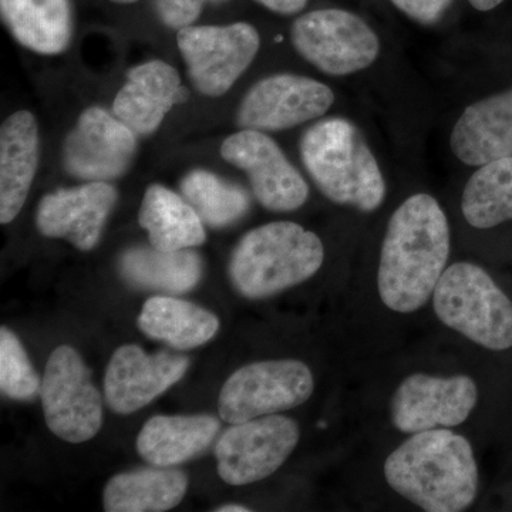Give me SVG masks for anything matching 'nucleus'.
<instances>
[{
    "label": "nucleus",
    "instance_id": "obj_24",
    "mask_svg": "<svg viewBox=\"0 0 512 512\" xmlns=\"http://www.w3.org/2000/svg\"><path fill=\"white\" fill-rule=\"evenodd\" d=\"M138 328L150 338L187 350L210 342L220 329V320L195 303L173 296H154L138 316Z\"/></svg>",
    "mask_w": 512,
    "mask_h": 512
},
{
    "label": "nucleus",
    "instance_id": "obj_25",
    "mask_svg": "<svg viewBox=\"0 0 512 512\" xmlns=\"http://www.w3.org/2000/svg\"><path fill=\"white\" fill-rule=\"evenodd\" d=\"M120 271L128 284L137 288L185 293L200 282L202 264L197 252L188 249L133 248L121 256Z\"/></svg>",
    "mask_w": 512,
    "mask_h": 512
},
{
    "label": "nucleus",
    "instance_id": "obj_10",
    "mask_svg": "<svg viewBox=\"0 0 512 512\" xmlns=\"http://www.w3.org/2000/svg\"><path fill=\"white\" fill-rule=\"evenodd\" d=\"M232 426L215 447L218 474L231 485L252 484L272 476L301 437L295 421L275 414Z\"/></svg>",
    "mask_w": 512,
    "mask_h": 512
},
{
    "label": "nucleus",
    "instance_id": "obj_5",
    "mask_svg": "<svg viewBox=\"0 0 512 512\" xmlns=\"http://www.w3.org/2000/svg\"><path fill=\"white\" fill-rule=\"evenodd\" d=\"M437 318L490 350L512 348V302L483 268L457 262L441 275L433 293Z\"/></svg>",
    "mask_w": 512,
    "mask_h": 512
},
{
    "label": "nucleus",
    "instance_id": "obj_21",
    "mask_svg": "<svg viewBox=\"0 0 512 512\" xmlns=\"http://www.w3.org/2000/svg\"><path fill=\"white\" fill-rule=\"evenodd\" d=\"M6 28L26 49L59 55L73 35L70 0H0Z\"/></svg>",
    "mask_w": 512,
    "mask_h": 512
},
{
    "label": "nucleus",
    "instance_id": "obj_26",
    "mask_svg": "<svg viewBox=\"0 0 512 512\" xmlns=\"http://www.w3.org/2000/svg\"><path fill=\"white\" fill-rule=\"evenodd\" d=\"M461 208L468 224L478 229L512 220V157L481 165L464 188Z\"/></svg>",
    "mask_w": 512,
    "mask_h": 512
},
{
    "label": "nucleus",
    "instance_id": "obj_15",
    "mask_svg": "<svg viewBox=\"0 0 512 512\" xmlns=\"http://www.w3.org/2000/svg\"><path fill=\"white\" fill-rule=\"evenodd\" d=\"M188 366L190 360L185 356L168 352L147 355L136 345L121 346L107 366L106 402L114 413H136L180 382Z\"/></svg>",
    "mask_w": 512,
    "mask_h": 512
},
{
    "label": "nucleus",
    "instance_id": "obj_19",
    "mask_svg": "<svg viewBox=\"0 0 512 512\" xmlns=\"http://www.w3.org/2000/svg\"><path fill=\"white\" fill-rule=\"evenodd\" d=\"M39 165V128L29 111L12 114L0 130V222L18 217Z\"/></svg>",
    "mask_w": 512,
    "mask_h": 512
},
{
    "label": "nucleus",
    "instance_id": "obj_32",
    "mask_svg": "<svg viewBox=\"0 0 512 512\" xmlns=\"http://www.w3.org/2000/svg\"><path fill=\"white\" fill-rule=\"evenodd\" d=\"M503 2L504 0H470L471 5L481 10V12H487V10L497 8V6L501 5Z\"/></svg>",
    "mask_w": 512,
    "mask_h": 512
},
{
    "label": "nucleus",
    "instance_id": "obj_14",
    "mask_svg": "<svg viewBox=\"0 0 512 512\" xmlns=\"http://www.w3.org/2000/svg\"><path fill=\"white\" fill-rule=\"evenodd\" d=\"M476 383L468 376L436 377L416 373L403 380L392 400V421L402 433L456 427L476 407Z\"/></svg>",
    "mask_w": 512,
    "mask_h": 512
},
{
    "label": "nucleus",
    "instance_id": "obj_17",
    "mask_svg": "<svg viewBox=\"0 0 512 512\" xmlns=\"http://www.w3.org/2000/svg\"><path fill=\"white\" fill-rule=\"evenodd\" d=\"M185 97L177 70L161 60H151L128 70L127 83L114 99V116L134 133L148 136Z\"/></svg>",
    "mask_w": 512,
    "mask_h": 512
},
{
    "label": "nucleus",
    "instance_id": "obj_18",
    "mask_svg": "<svg viewBox=\"0 0 512 512\" xmlns=\"http://www.w3.org/2000/svg\"><path fill=\"white\" fill-rule=\"evenodd\" d=\"M450 146L461 163L473 167L512 157V89L468 106Z\"/></svg>",
    "mask_w": 512,
    "mask_h": 512
},
{
    "label": "nucleus",
    "instance_id": "obj_2",
    "mask_svg": "<svg viewBox=\"0 0 512 512\" xmlns=\"http://www.w3.org/2000/svg\"><path fill=\"white\" fill-rule=\"evenodd\" d=\"M396 493L429 512H460L476 500L478 468L466 437L451 430L416 433L384 463Z\"/></svg>",
    "mask_w": 512,
    "mask_h": 512
},
{
    "label": "nucleus",
    "instance_id": "obj_8",
    "mask_svg": "<svg viewBox=\"0 0 512 512\" xmlns=\"http://www.w3.org/2000/svg\"><path fill=\"white\" fill-rule=\"evenodd\" d=\"M299 55L330 76L360 72L375 62L380 43L365 20L342 9H320L293 22Z\"/></svg>",
    "mask_w": 512,
    "mask_h": 512
},
{
    "label": "nucleus",
    "instance_id": "obj_31",
    "mask_svg": "<svg viewBox=\"0 0 512 512\" xmlns=\"http://www.w3.org/2000/svg\"><path fill=\"white\" fill-rule=\"evenodd\" d=\"M265 8L281 15H295L305 9L308 0H256Z\"/></svg>",
    "mask_w": 512,
    "mask_h": 512
},
{
    "label": "nucleus",
    "instance_id": "obj_28",
    "mask_svg": "<svg viewBox=\"0 0 512 512\" xmlns=\"http://www.w3.org/2000/svg\"><path fill=\"white\" fill-rule=\"evenodd\" d=\"M39 376L15 333L0 329V389L13 400H33L40 392Z\"/></svg>",
    "mask_w": 512,
    "mask_h": 512
},
{
    "label": "nucleus",
    "instance_id": "obj_6",
    "mask_svg": "<svg viewBox=\"0 0 512 512\" xmlns=\"http://www.w3.org/2000/svg\"><path fill=\"white\" fill-rule=\"evenodd\" d=\"M40 399L47 427L59 439L79 444L99 433L103 400L89 367L70 346H59L47 360Z\"/></svg>",
    "mask_w": 512,
    "mask_h": 512
},
{
    "label": "nucleus",
    "instance_id": "obj_7",
    "mask_svg": "<svg viewBox=\"0 0 512 512\" xmlns=\"http://www.w3.org/2000/svg\"><path fill=\"white\" fill-rule=\"evenodd\" d=\"M313 387L311 369L299 360L252 363L222 386L218 412L229 424L245 423L301 406L312 396Z\"/></svg>",
    "mask_w": 512,
    "mask_h": 512
},
{
    "label": "nucleus",
    "instance_id": "obj_34",
    "mask_svg": "<svg viewBox=\"0 0 512 512\" xmlns=\"http://www.w3.org/2000/svg\"><path fill=\"white\" fill-rule=\"evenodd\" d=\"M111 2L124 3L126 5V3H136L138 0H111Z\"/></svg>",
    "mask_w": 512,
    "mask_h": 512
},
{
    "label": "nucleus",
    "instance_id": "obj_27",
    "mask_svg": "<svg viewBox=\"0 0 512 512\" xmlns=\"http://www.w3.org/2000/svg\"><path fill=\"white\" fill-rule=\"evenodd\" d=\"M181 191L200 215L202 222L212 228H224L247 214L251 201L248 192L237 184L228 183L214 173L194 170L181 181Z\"/></svg>",
    "mask_w": 512,
    "mask_h": 512
},
{
    "label": "nucleus",
    "instance_id": "obj_13",
    "mask_svg": "<svg viewBox=\"0 0 512 512\" xmlns=\"http://www.w3.org/2000/svg\"><path fill=\"white\" fill-rule=\"evenodd\" d=\"M335 101L326 84L296 74H275L255 83L237 114L244 130L282 131L323 116Z\"/></svg>",
    "mask_w": 512,
    "mask_h": 512
},
{
    "label": "nucleus",
    "instance_id": "obj_33",
    "mask_svg": "<svg viewBox=\"0 0 512 512\" xmlns=\"http://www.w3.org/2000/svg\"><path fill=\"white\" fill-rule=\"evenodd\" d=\"M217 512H249V508L244 507V505H237V504H229V505H222V507L217 508L215 510Z\"/></svg>",
    "mask_w": 512,
    "mask_h": 512
},
{
    "label": "nucleus",
    "instance_id": "obj_23",
    "mask_svg": "<svg viewBox=\"0 0 512 512\" xmlns=\"http://www.w3.org/2000/svg\"><path fill=\"white\" fill-rule=\"evenodd\" d=\"M183 471L158 467L111 478L104 490L107 512H164L173 510L187 493Z\"/></svg>",
    "mask_w": 512,
    "mask_h": 512
},
{
    "label": "nucleus",
    "instance_id": "obj_3",
    "mask_svg": "<svg viewBox=\"0 0 512 512\" xmlns=\"http://www.w3.org/2000/svg\"><path fill=\"white\" fill-rule=\"evenodd\" d=\"M303 165L330 201L372 212L382 205L386 184L360 131L345 119H326L305 131Z\"/></svg>",
    "mask_w": 512,
    "mask_h": 512
},
{
    "label": "nucleus",
    "instance_id": "obj_16",
    "mask_svg": "<svg viewBox=\"0 0 512 512\" xmlns=\"http://www.w3.org/2000/svg\"><path fill=\"white\" fill-rule=\"evenodd\" d=\"M117 198L116 188L103 181L57 190L40 201L37 228L47 238L67 239L80 251H90L99 244Z\"/></svg>",
    "mask_w": 512,
    "mask_h": 512
},
{
    "label": "nucleus",
    "instance_id": "obj_9",
    "mask_svg": "<svg viewBox=\"0 0 512 512\" xmlns=\"http://www.w3.org/2000/svg\"><path fill=\"white\" fill-rule=\"evenodd\" d=\"M178 47L198 92L220 97L248 69L261 39L249 23L228 26H187L178 30Z\"/></svg>",
    "mask_w": 512,
    "mask_h": 512
},
{
    "label": "nucleus",
    "instance_id": "obj_12",
    "mask_svg": "<svg viewBox=\"0 0 512 512\" xmlns=\"http://www.w3.org/2000/svg\"><path fill=\"white\" fill-rule=\"evenodd\" d=\"M221 156L248 174L256 200L266 210L295 211L308 200V184L264 131L232 134L222 144Z\"/></svg>",
    "mask_w": 512,
    "mask_h": 512
},
{
    "label": "nucleus",
    "instance_id": "obj_4",
    "mask_svg": "<svg viewBox=\"0 0 512 512\" xmlns=\"http://www.w3.org/2000/svg\"><path fill=\"white\" fill-rule=\"evenodd\" d=\"M325 249L318 235L295 222H271L249 231L229 262L232 284L248 299H265L308 281Z\"/></svg>",
    "mask_w": 512,
    "mask_h": 512
},
{
    "label": "nucleus",
    "instance_id": "obj_22",
    "mask_svg": "<svg viewBox=\"0 0 512 512\" xmlns=\"http://www.w3.org/2000/svg\"><path fill=\"white\" fill-rule=\"evenodd\" d=\"M138 221L147 229L151 247L160 251L198 247L207 239L201 217L190 202L160 184L147 188Z\"/></svg>",
    "mask_w": 512,
    "mask_h": 512
},
{
    "label": "nucleus",
    "instance_id": "obj_29",
    "mask_svg": "<svg viewBox=\"0 0 512 512\" xmlns=\"http://www.w3.org/2000/svg\"><path fill=\"white\" fill-rule=\"evenodd\" d=\"M224 0H154L158 18L171 29H184L200 18L205 3Z\"/></svg>",
    "mask_w": 512,
    "mask_h": 512
},
{
    "label": "nucleus",
    "instance_id": "obj_30",
    "mask_svg": "<svg viewBox=\"0 0 512 512\" xmlns=\"http://www.w3.org/2000/svg\"><path fill=\"white\" fill-rule=\"evenodd\" d=\"M397 9L423 25H433L450 8L453 0H392Z\"/></svg>",
    "mask_w": 512,
    "mask_h": 512
},
{
    "label": "nucleus",
    "instance_id": "obj_11",
    "mask_svg": "<svg viewBox=\"0 0 512 512\" xmlns=\"http://www.w3.org/2000/svg\"><path fill=\"white\" fill-rule=\"evenodd\" d=\"M137 150L136 133L101 107L84 110L63 144L67 174L80 180L106 181L123 177Z\"/></svg>",
    "mask_w": 512,
    "mask_h": 512
},
{
    "label": "nucleus",
    "instance_id": "obj_20",
    "mask_svg": "<svg viewBox=\"0 0 512 512\" xmlns=\"http://www.w3.org/2000/svg\"><path fill=\"white\" fill-rule=\"evenodd\" d=\"M220 420L207 416H156L138 434L137 450L154 467H173L202 453L220 431Z\"/></svg>",
    "mask_w": 512,
    "mask_h": 512
},
{
    "label": "nucleus",
    "instance_id": "obj_1",
    "mask_svg": "<svg viewBox=\"0 0 512 512\" xmlns=\"http://www.w3.org/2000/svg\"><path fill=\"white\" fill-rule=\"evenodd\" d=\"M450 254L446 214L431 195L417 194L390 218L380 254V299L387 308L412 313L426 305Z\"/></svg>",
    "mask_w": 512,
    "mask_h": 512
}]
</instances>
